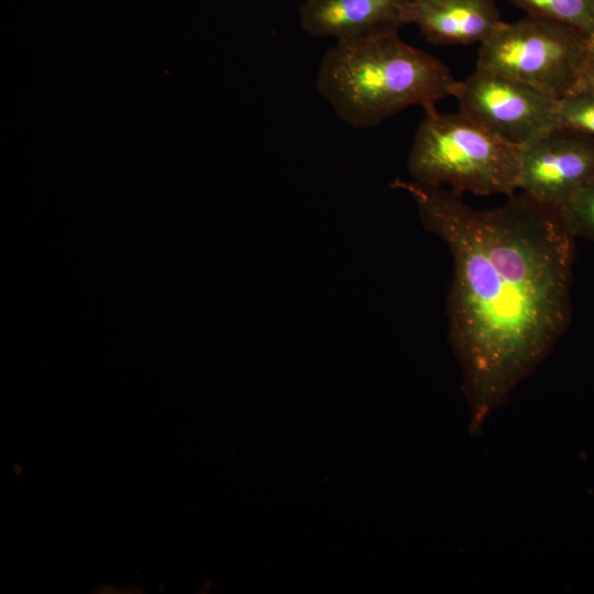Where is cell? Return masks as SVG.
Masks as SVG:
<instances>
[{
    "label": "cell",
    "instance_id": "8992f818",
    "mask_svg": "<svg viewBox=\"0 0 594 594\" xmlns=\"http://www.w3.org/2000/svg\"><path fill=\"white\" fill-rule=\"evenodd\" d=\"M594 182V136L553 128L520 147L519 190L557 209Z\"/></svg>",
    "mask_w": 594,
    "mask_h": 594
},
{
    "label": "cell",
    "instance_id": "ba28073f",
    "mask_svg": "<svg viewBox=\"0 0 594 594\" xmlns=\"http://www.w3.org/2000/svg\"><path fill=\"white\" fill-rule=\"evenodd\" d=\"M407 18L436 45L482 44L505 22L495 0H409Z\"/></svg>",
    "mask_w": 594,
    "mask_h": 594
},
{
    "label": "cell",
    "instance_id": "52a82bcc",
    "mask_svg": "<svg viewBox=\"0 0 594 594\" xmlns=\"http://www.w3.org/2000/svg\"><path fill=\"white\" fill-rule=\"evenodd\" d=\"M409 0H305L300 24L312 36L337 42L398 32L408 24Z\"/></svg>",
    "mask_w": 594,
    "mask_h": 594
},
{
    "label": "cell",
    "instance_id": "6da1fadb",
    "mask_svg": "<svg viewBox=\"0 0 594 594\" xmlns=\"http://www.w3.org/2000/svg\"><path fill=\"white\" fill-rule=\"evenodd\" d=\"M393 187L414 198L424 227L451 251L449 341L476 435L569 327L575 238L557 209L524 193L477 210L440 186Z\"/></svg>",
    "mask_w": 594,
    "mask_h": 594
},
{
    "label": "cell",
    "instance_id": "30bf717a",
    "mask_svg": "<svg viewBox=\"0 0 594 594\" xmlns=\"http://www.w3.org/2000/svg\"><path fill=\"white\" fill-rule=\"evenodd\" d=\"M554 128L594 136V88L585 82L556 98Z\"/></svg>",
    "mask_w": 594,
    "mask_h": 594
},
{
    "label": "cell",
    "instance_id": "7c38bea8",
    "mask_svg": "<svg viewBox=\"0 0 594 594\" xmlns=\"http://www.w3.org/2000/svg\"><path fill=\"white\" fill-rule=\"evenodd\" d=\"M582 81L594 88V36H591L588 41L587 55Z\"/></svg>",
    "mask_w": 594,
    "mask_h": 594
},
{
    "label": "cell",
    "instance_id": "3957f363",
    "mask_svg": "<svg viewBox=\"0 0 594 594\" xmlns=\"http://www.w3.org/2000/svg\"><path fill=\"white\" fill-rule=\"evenodd\" d=\"M424 109L408 155L413 180L448 185L459 194L512 197L519 190L520 147L496 138L460 111L440 113L435 103Z\"/></svg>",
    "mask_w": 594,
    "mask_h": 594
},
{
    "label": "cell",
    "instance_id": "9c48e42d",
    "mask_svg": "<svg viewBox=\"0 0 594 594\" xmlns=\"http://www.w3.org/2000/svg\"><path fill=\"white\" fill-rule=\"evenodd\" d=\"M527 14L571 25L594 36V0H510Z\"/></svg>",
    "mask_w": 594,
    "mask_h": 594
},
{
    "label": "cell",
    "instance_id": "8fae6325",
    "mask_svg": "<svg viewBox=\"0 0 594 594\" xmlns=\"http://www.w3.org/2000/svg\"><path fill=\"white\" fill-rule=\"evenodd\" d=\"M557 211L574 238L594 241V182L580 189Z\"/></svg>",
    "mask_w": 594,
    "mask_h": 594
},
{
    "label": "cell",
    "instance_id": "7a4b0ae2",
    "mask_svg": "<svg viewBox=\"0 0 594 594\" xmlns=\"http://www.w3.org/2000/svg\"><path fill=\"white\" fill-rule=\"evenodd\" d=\"M455 82L439 58L392 32L337 42L321 58L316 85L342 121L369 129L451 96Z\"/></svg>",
    "mask_w": 594,
    "mask_h": 594
},
{
    "label": "cell",
    "instance_id": "277c9868",
    "mask_svg": "<svg viewBox=\"0 0 594 594\" xmlns=\"http://www.w3.org/2000/svg\"><path fill=\"white\" fill-rule=\"evenodd\" d=\"M590 36L554 20L530 15L504 24L480 44L476 68L559 98L583 79Z\"/></svg>",
    "mask_w": 594,
    "mask_h": 594
},
{
    "label": "cell",
    "instance_id": "5b68a950",
    "mask_svg": "<svg viewBox=\"0 0 594 594\" xmlns=\"http://www.w3.org/2000/svg\"><path fill=\"white\" fill-rule=\"evenodd\" d=\"M451 96L461 113L517 147L554 128L556 98L493 72L475 68L457 80Z\"/></svg>",
    "mask_w": 594,
    "mask_h": 594
}]
</instances>
